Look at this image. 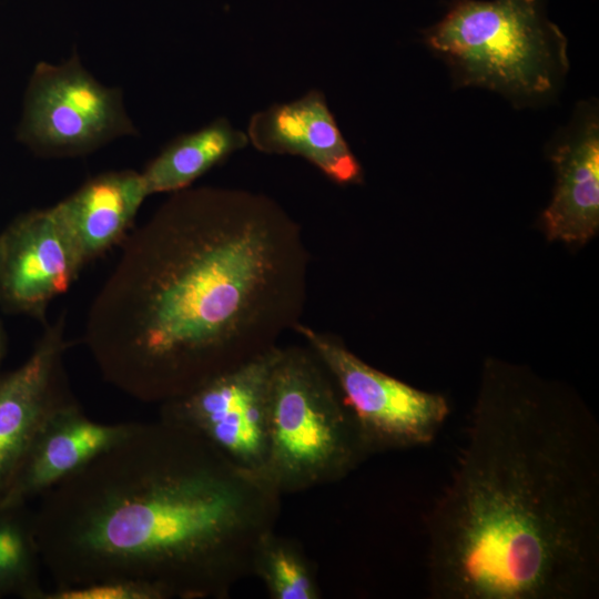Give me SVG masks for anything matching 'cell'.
Returning <instances> with one entry per match:
<instances>
[{"label": "cell", "instance_id": "cell-1", "mask_svg": "<svg viewBox=\"0 0 599 599\" xmlns=\"http://www.w3.org/2000/svg\"><path fill=\"white\" fill-rule=\"evenodd\" d=\"M308 265L300 224L272 197L186 187L128 240L85 343L106 382L161 405L280 346L301 324Z\"/></svg>", "mask_w": 599, "mask_h": 599}, {"label": "cell", "instance_id": "cell-2", "mask_svg": "<svg viewBox=\"0 0 599 599\" xmlns=\"http://www.w3.org/2000/svg\"><path fill=\"white\" fill-rule=\"evenodd\" d=\"M435 599L599 589V427L568 386L488 359L451 479L429 509Z\"/></svg>", "mask_w": 599, "mask_h": 599}, {"label": "cell", "instance_id": "cell-3", "mask_svg": "<svg viewBox=\"0 0 599 599\" xmlns=\"http://www.w3.org/2000/svg\"><path fill=\"white\" fill-rule=\"evenodd\" d=\"M282 494L210 441L159 418L39 497L32 515L54 587L136 581L163 599H223L253 575Z\"/></svg>", "mask_w": 599, "mask_h": 599}, {"label": "cell", "instance_id": "cell-4", "mask_svg": "<svg viewBox=\"0 0 599 599\" xmlns=\"http://www.w3.org/2000/svg\"><path fill=\"white\" fill-rule=\"evenodd\" d=\"M369 457L334 377L307 345L280 348L270 392L266 478L282 494L342 480Z\"/></svg>", "mask_w": 599, "mask_h": 599}, {"label": "cell", "instance_id": "cell-5", "mask_svg": "<svg viewBox=\"0 0 599 599\" xmlns=\"http://www.w3.org/2000/svg\"><path fill=\"white\" fill-rule=\"evenodd\" d=\"M427 43L465 83L519 95L549 92L567 67L565 39L536 0H457Z\"/></svg>", "mask_w": 599, "mask_h": 599}, {"label": "cell", "instance_id": "cell-6", "mask_svg": "<svg viewBox=\"0 0 599 599\" xmlns=\"http://www.w3.org/2000/svg\"><path fill=\"white\" fill-rule=\"evenodd\" d=\"M135 134L121 90L99 82L77 52L61 63L34 68L19 135L37 153L77 156Z\"/></svg>", "mask_w": 599, "mask_h": 599}, {"label": "cell", "instance_id": "cell-7", "mask_svg": "<svg viewBox=\"0 0 599 599\" xmlns=\"http://www.w3.org/2000/svg\"><path fill=\"white\" fill-rule=\"evenodd\" d=\"M319 356L352 408L369 456L430 444L449 414L445 396L415 388L353 354L335 336L294 329Z\"/></svg>", "mask_w": 599, "mask_h": 599}, {"label": "cell", "instance_id": "cell-8", "mask_svg": "<svg viewBox=\"0 0 599 599\" xmlns=\"http://www.w3.org/2000/svg\"><path fill=\"white\" fill-rule=\"evenodd\" d=\"M280 348L161 404L159 418L193 430L240 468L266 478L271 379Z\"/></svg>", "mask_w": 599, "mask_h": 599}, {"label": "cell", "instance_id": "cell-9", "mask_svg": "<svg viewBox=\"0 0 599 599\" xmlns=\"http://www.w3.org/2000/svg\"><path fill=\"white\" fill-rule=\"evenodd\" d=\"M84 262L55 206L17 219L0 237V300L40 315Z\"/></svg>", "mask_w": 599, "mask_h": 599}, {"label": "cell", "instance_id": "cell-10", "mask_svg": "<svg viewBox=\"0 0 599 599\" xmlns=\"http://www.w3.org/2000/svg\"><path fill=\"white\" fill-rule=\"evenodd\" d=\"M64 349L57 323L22 365L0 377V499L45 419L72 398L62 369Z\"/></svg>", "mask_w": 599, "mask_h": 599}, {"label": "cell", "instance_id": "cell-11", "mask_svg": "<svg viewBox=\"0 0 599 599\" xmlns=\"http://www.w3.org/2000/svg\"><path fill=\"white\" fill-rule=\"evenodd\" d=\"M135 423L90 419L71 398L45 419L16 471L0 507H22L123 439Z\"/></svg>", "mask_w": 599, "mask_h": 599}, {"label": "cell", "instance_id": "cell-12", "mask_svg": "<svg viewBox=\"0 0 599 599\" xmlns=\"http://www.w3.org/2000/svg\"><path fill=\"white\" fill-rule=\"evenodd\" d=\"M246 134L257 151L301 156L337 184L362 179L361 165L319 90L255 112Z\"/></svg>", "mask_w": 599, "mask_h": 599}, {"label": "cell", "instance_id": "cell-13", "mask_svg": "<svg viewBox=\"0 0 599 599\" xmlns=\"http://www.w3.org/2000/svg\"><path fill=\"white\" fill-rule=\"evenodd\" d=\"M148 195L141 173L111 171L90 179L54 206L85 264L126 234Z\"/></svg>", "mask_w": 599, "mask_h": 599}, {"label": "cell", "instance_id": "cell-14", "mask_svg": "<svg viewBox=\"0 0 599 599\" xmlns=\"http://www.w3.org/2000/svg\"><path fill=\"white\" fill-rule=\"evenodd\" d=\"M557 184L542 219L550 240L588 242L599 225V126L590 121L552 154Z\"/></svg>", "mask_w": 599, "mask_h": 599}, {"label": "cell", "instance_id": "cell-15", "mask_svg": "<svg viewBox=\"0 0 599 599\" xmlns=\"http://www.w3.org/2000/svg\"><path fill=\"white\" fill-rule=\"evenodd\" d=\"M250 144L246 132L219 118L176 136L141 172L150 194L174 193L186 187Z\"/></svg>", "mask_w": 599, "mask_h": 599}, {"label": "cell", "instance_id": "cell-16", "mask_svg": "<svg viewBox=\"0 0 599 599\" xmlns=\"http://www.w3.org/2000/svg\"><path fill=\"white\" fill-rule=\"evenodd\" d=\"M252 572L272 599L322 598L315 568L301 545L274 530L258 541Z\"/></svg>", "mask_w": 599, "mask_h": 599}, {"label": "cell", "instance_id": "cell-17", "mask_svg": "<svg viewBox=\"0 0 599 599\" xmlns=\"http://www.w3.org/2000/svg\"><path fill=\"white\" fill-rule=\"evenodd\" d=\"M22 507H0V596L19 593L35 599L40 585V552L32 515Z\"/></svg>", "mask_w": 599, "mask_h": 599}, {"label": "cell", "instance_id": "cell-18", "mask_svg": "<svg viewBox=\"0 0 599 599\" xmlns=\"http://www.w3.org/2000/svg\"><path fill=\"white\" fill-rule=\"evenodd\" d=\"M35 599H163L149 585L136 581H99L73 587L42 589Z\"/></svg>", "mask_w": 599, "mask_h": 599}, {"label": "cell", "instance_id": "cell-19", "mask_svg": "<svg viewBox=\"0 0 599 599\" xmlns=\"http://www.w3.org/2000/svg\"><path fill=\"white\" fill-rule=\"evenodd\" d=\"M3 354H4V338H3L2 329L0 327V362L3 357Z\"/></svg>", "mask_w": 599, "mask_h": 599}]
</instances>
